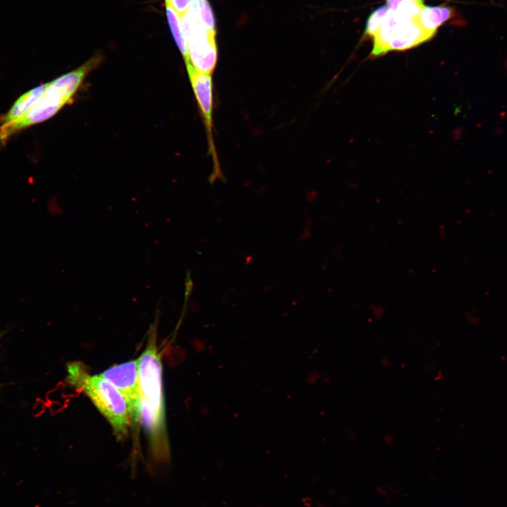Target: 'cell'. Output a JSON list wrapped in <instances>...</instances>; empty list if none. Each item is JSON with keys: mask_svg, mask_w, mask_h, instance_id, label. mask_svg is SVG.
<instances>
[{"mask_svg": "<svg viewBox=\"0 0 507 507\" xmlns=\"http://www.w3.org/2000/svg\"><path fill=\"white\" fill-rule=\"evenodd\" d=\"M180 20L188 48L189 64L200 72L212 75L218 59L216 33L204 25L193 3Z\"/></svg>", "mask_w": 507, "mask_h": 507, "instance_id": "obj_5", "label": "cell"}, {"mask_svg": "<svg viewBox=\"0 0 507 507\" xmlns=\"http://www.w3.org/2000/svg\"><path fill=\"white\" fill-rule=\"evenodd\" d=\"M85 77V71L77 68L49 82L44 93L21 118L0 127V141L3 142L17 131L54 116L71 100Z\"/></svg>", "mask_w": 507, "mask_h": 507, "instance_id": "obj_4", "label": "cell"}, {"mask_svg": "<svg viewBox=\"0 0 507 507\" xmlns=\"http://www.w3.org/2000/svg\"><path fill=\"white\" fill-rule=\"evenodd\" d=\"M420 11L413 1L401 2L395 10H389L372 38L371 55L377 57L389 51H405L432 39L435 35L425 30L418 22Z\"/></svg>", "mask_w": 507, "mask_h": 507, "instance_id": "obj_3", "label": "cell"}, {"mask_svg": "<svg viewBox=\"0 0 507 507\" xmlns=\"http://www.w3.org/2000/svg\"><path fill=\"white\" fill-rule=\"evenodd\" d=\"M384 441H385L387 443L390 444V443L393 441V439H392V436H390V435H386V436L384 437Z\"/></svg>", "mask_w": 507, "mask_h": 507, "instance_id": "obj_16", "label": "cell"}, {"mask_svg": "<svg viewBox=\"0 0 507 507\" xmlns=\"http://www.w3.org/2000/svg\"><path fill=\"white\" fill-rule=\"evenodd\" d=\"M138 361L139 421L146 433L153 461L164 465L169 461L170 451L165 423L162 363L154 333Z\"/></svg>", "mask_w": 507, "mask_h": 507, "instance_id": "obj_1", "label": "cell"}, {"mask_svg": "<svg viewBox=\"0 0 507 507\" xmlns=\"http://www.w3.org/2000/svg\"><path fill=\"white\" fill-rule=\"evenodd\" d=\"M48 85L49 83L39 85L19 97L1 119L2 125H8L21 118L38 100Z\"/></svg>", "mask_w": 507, "mask_h": 507, "instance_id": "obj_9", "label": "cell"}, {"mask_svg": "<svg viewBox=\"0 0 507 507\" xmlns=\"http://www.w3.org/2000/svg\"><path fill=\"white\" fill-rule=\"evenodd\" d=\"M370 310L375 318L380 319L383 317L384 309L380 305L373 304L370 306Z\"/></svg>", "mask_w": 507, "mask_h": 507, "instance_id": "obj_15", "label": "cell"}, {"mask_svg": "<svg viewBox=\"0 0 507 507\" xmlns=\"http://www.w3.org/2000/svg\"><path fill=\"white\" fill-rule=\"evenodd\" d=\"M194 0H164L177 12L179 16L182 17L192 6Z\"/></svg>", "mask_w": 507, "mask_h": 507, "instance_id": "obj_13", "label": "cell"}, {"mask_svg": "<svg viewBox=\"0 0 507 507\" xmlns=\"http://www.w3.org/2000/svg\"><path fill=\"white\" fill-rule=\"evenodd\" d=\"M382 364L384 366H388L389 365V361L386 358H383L382 360Z\"/></svg>", "mask_w": 507, "mask_h": 507, "instance_id": "obj_17", "label": "cell"}, {"mask_svg": "<svg viewBox=\"0 0 507 507\" xmlns=\"http://www.w3.org/2000/svg\"><path fill=\"white\" fill-rule=\"evenodd\" d=\"M413 1L419 2L420 4L424 3V0H386L385 5L387 6V7L389 10H395L398 7L399 4H401L403 1Z\"/></svg>", "mask_w": 507, "mask_h": 507, "instance_id": "obj_14", "label": "cell"}, {"mask_svg": "<svg viewBox=\"0 0 507 507\" xmlns=\"http://www.w3.org/2000/svg\"><path fill=\"white\" fill-rule=\"evenodd\" d=\"M166 18L172 35L180 51L185 64L189 63L188 48L181 25V20L177 12L168 4L164 3Z\"/></svg>", "mask_w": 507, "mask_h": 507, "instance_id": "obj_10", "label": "cell"}, {"mask_svg": "<svg viewBox=\"0 0 507 507\" xmlns=\"http://www.w3.org/2000/svg\"><path fill=\"white\" fill-rule=\"evenodd\" d=\"M455 14V9L446 4L434 6L424 4L418 20L425 30L435 35L438 28L450 20Z\"/></svg>", "mask_w": 507, "mask_h": 507, "instance_id": "obj_8", "label": "cell"}, {"mask_svg": "<svg viewBox=\"0 0 507 507\" xmlns=\"http://www.w3.org/2000/svg\"><path fill=\"white\" fill-rule=\"evenodd\" d=\"M193 4L204 25L210 31L216 33L215 18L208 0H194Z\"/></svg>", "mask_w": 507, "mask_h": 507, "instance_id": "obj_12", "label": "cell"}, {"mask_svg": "<svg viewBox=\"0 0 507 507\" xmlns=\"http://www.w3.org/2000/svg\"><path fill=\"white\" fill-rule=\"evenodd\" d=\"M68 382L82 391L111 425L118 439L127 435L130 416L125 399L116 387L100 375H92L83 364L68 363Z\"/></svg>", "mask_w": 507, "mask_h": 507, "instance_id": "obj_2", "label": "cell"}, {"mask_svg": "<svg viewBox=\"0 0 507 507\" xmlns=\"http://www.w3.org/2000/svg\"><path fill=\"white\" fill-rule=\"evenodd\" d=\"M112 383L125 401L130 420L139 422V379L138 359L112 366L100 374Z\"/></svg>", "mask_w": 507, "mask_h": 507, "instance_id": "obj_7", "label": "cell"}, {"mask_svg": "<svg viewBox=\"0 0 507 507\" xmlns=\"http://www.w3.org/2000/svg\"><path fill=\"white\" fill-rule=\"evenodd\" d=\"M192 87L197 101L199 108L203 115L208 141V152L213 158V172L210 180L220 178V163L216 154L213 137V82L211 75L200 72L191 65H186Z\"/></svg>", "mask_w": 507, "mask_h": 507, "instance_id": "obj_6", "label": "cell"}, {"mask_svg": "<svg viewBox=\"0 0 507 507\" xmlns=\"http://www.w3.org/2000/svg\"><path fill=\"white\" fill-rule=\"evenodd\" d=\"M388 11L389 9L384 4L376 8L371 12L365 23L363 33L365 37L373 38L377 34Z\"/></svg>", "mask_w": 507, "mask_h": 507, "instance_id": "obj_11", "label": "cell"}]
</instances>
